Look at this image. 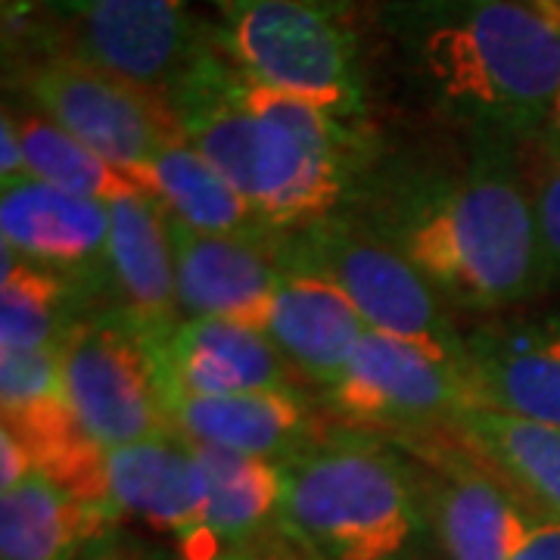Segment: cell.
Instances as JSON below:
<instances>
[{"instance_id":"obj_1","label":"cell","mask_w":560,"mask_h":560,"mask_svg":"<svg viewBox=\"0 0 560 560\" xmlns=\"http://www.w3.org/2000/svg\"><path fill=\"white\" fill-rule=\"evenodd\" d=\"M517 143L470 138L464 165L381 168L374 162L349 212L389 241L442 293L467 312H504L548 283L533 184Z\"/></svg>"},{"instance_id":"obj_2","label":"cell","mask_w":560,"mask_h":560,"mask_svg":"<svg viewBox=\"0 0 560 560\" xmlns=\"http://www.w3.org/2000/svg\"><path fill=\"white\" fill-rule=\"evenodd\" d=\"M408 88L470 138L539 140L560 91V22L523 0H393Z\"/></svg>"},{"instance_id":"obj_3","label":"cell","mask_w":560,"mask_h":560,"mask_svg":"<svg viewBox=\"0 0 560 560\" xmlns=\"http://www.w3.org/2000/svg\"><path fill=\"white\" fill-rule=\"evenodd\" d=\"M280 533L318 560H418L430 517L415 460L364 433H324L280 460Z\"/></svg>"},{"instance_id":"obj_4","label":"cell","mask_w":560,"mask_h":560,"mask_svg":"<svg viewBox=\"0 0 560 560\" xmlns=\"http://www.w3.org/2000/svg\"><path fill=\"white\" fill-rule=\"evenodd\" d=\"M209 32L243 75L368 125L361 40L342 0H243Z\"/></svg>"},{"instance_id":"obj_5","label":"cell","mask_w":560,"mask_h":560,"mask_svg":"<svg viewBox=\"0 0 560 560\" xmlns=\"http://www.w3.org/2000/svg\"><path fill=\"white\" fill-rule=\"evenodd\" d=\"M283 243L293 256L315 265L340 287L368 330L411 342L460 374L464 334L448 315V302L368 221L355 212H340L283 234Z\"/></svg>"},{"instance_id":"obj_6","label":"cell","mask_w":560,"mask_h":560,"mask_svg":"<svg viewBox=\"0 0 560 560\" xmlns=\"http://www.w3.org/2000/svg\"><path fill=\"white\" fill-rule=\"evenodd\" d=\"M20 88L44 119L138 178L162 150L180 138L165 97L116 79L69 50L44 47L22 62Z\"/></svg>"},{"instance_id":"obj_7","label":"cell","mask_w":560,"mask_h":560,"mask_svg":"<svg viewBox=\"0 0 560 560\" xmlns=\"http://www.w3.org/2000/svg\"><path fill=\"white\" fill-rule=\"evenodd\" d=\"M60 364L66 401L103 452L175 433L147 342L113 305H91L72 324Z\"/></svg>"},{"instance_id":"obj_8","label":"cell","mask_w":560,"mask_h":560,"mask_svg":"<svg viewBox=\"0 0 560 560\" xmlns=\"http://www.w3.org/2000/svg\"><path fill=\"white\" fill-rule=\"evenodd\" d=\"M401 445L415 460L430 517V541L442 560H511L517 555L529 523L539 514L526 508L477 448H470L464 436L460 445L436 440L433 430L408 433Z\"/></svg>"},{"instance_id":"obj_9","label":"cell","mask_w":560,"mask_h":560,"mask_svg":"<svg viewBox=\"0 0 560 560\" xmlns=\"http://www.w3.org/2000/svg\"><path fill=\"white\" fill-rule=\"evenodd\" d=\"M324 401L346 423L386 427L401 436L455 427L474 408L455 368L377 330H364Z\"/></svg>"},{"instance_id":"obj_10","label":"cell","mask_w":560,"mask_h":560,"mask_svg":"<svg viewBox=\"0 0 560 560\" xmlns=\"http://www.w3.org/2000/svg\"><path fill=\"white\" fill-rule=\"evenodd\" d=\"M147 342L165 411L178 399L293 389L296 374L256 327L221 318H180Z\"/></svg>"},{"instance_id":"obj_11","label":"cell","mask_w":560,"mask_h":560,"mask_svg":"<svg viewBox=\"0 0 560 560\" xmlns=\"http://www.w3.org/2000/svg\"><path fill=\"white\" fill-rule=\"evenodd\" d=\"M200 40L187 0H88L66 50L165 97Z\"/></svg>"},{"instance_id":"obj_12","label":"cell","mask_w":560,"mask_h":560,"mask_svg":"<svg viewBox=\"0 0 560 560\" xmlns=\"http://www.w3.org/2000/svg\"><path fill=\"white\" fill-rule=\"evenodd\" d=\"M460 377L474 408L560 427V315L489 320L464 334Z\"/></svg>"},{"instance_id":"obj_13","label":"cell","mask_w":560,"mask_h":560,"mask_svg":"<svg viewBox=\"0 0 560 560\" xmlns=\"http://www.w3.org/2000/svg\"><path fill=\"white\" fill-rule=\"evenodd\" d=\"M184 318L265 327L280 278L283 234H202L168 215Z\"/></svg>"},{"instance_id":"obj_14","label":"cell","mask_w":560,"mask_h":560,"mask_svg":"<svg viewBox=\"0 0 560 560\" xmlns=\"http://www.w3.org/2000/svg\"><path fill=\"white\" fill-rule=\"evenodd\" d=\"M0 237L20 259L75 280L91 300L103 302L109 202L25 180L0 197Z\"/></svg>"},{"instance_id":"obj_15","label":"cell","mask_w":560,"mask_h":560,"mask_svg":"<svg viewBox=\"0 0 560 560\" xmlns=\"http://www.w3.org/2000/svg\"><path fill=\"white\" fill-rule=\"evenodd\" d=\"M368 324L352 300L280 237V278L261 334L278 346L302 381L324 393L340 381Z\"/></svg>"},{"instance_id":"obj_16","label":"cell","mask_w":560,"mask_h":560,"mask_svg":"<svg viewBox=\"0 0 560 560\" xmlns=\"http://www.w3.org/2000/svg\"><path fill=\"white\" fill-rule=\"evenodd\" d=\"M103 305L121 312L143 340H156L184 318L168 212L140 184L109 202Z\"/></svg>"},{"instance_id":"obj_17","label":"cell","mask_w":560,"mask_h":560,"mask_svg":"<svg viewBox=\"0 0 560 560\" xmlns=\"http://www.w3.org/2000/svg\"><path fill=\"white\" fill-rule=\"evenodd\" d=\"M106 492L116 517H135L168 536L190 560L202 533L206 480L194 442L178 433L106 452Z\"/></svg>"},{"instance_id":"obj_18","label":"cell","mask_w":560,"mask_h":560,"mask_svg":"<svg viewBox=\"0 0 560 560\" xmlns=\"http://www.w3.org/2000/svg\"><path fill=\"white\" fill-rule=\"evenodd\" d=\"M168 423L184 440L249 458L287 460L324 436L300 389L200 396L168 405Z\"/></svg>"},{"instance_id":"obj_19","label":"cell","mask_w":560,"mask_h":560,"mask_svg":"<svg viewBox=\"0 0 560 560\" xmlns=\"http://www.w3.org/2000/svg\"><path fill=\"white\" fill-rule=\"evenodd\" d=\"M194 452L206 480V511L190 560H231L280 533L283 477L275 460L197 442Z\"/></svg>"},{"instance_id":"obj_20","label":"cell","mask_w":560,"mask_h":560,"mask_svg":"<svg viewBox=\"0 0 560 560\" xmlns=\"http://www.w3.org/2000/svg\"><path fill=\"white\" fill-rule=\"evenodd\" d=\"M116 523L47 474L32 470L0 492V560H81Z\"/></svg>"},{"instance_id":"obj_21","label":"cell","mask_w":560,"mask_h":560,"mask_svg":"<svg viewBox=\"0 0 560 560\" xmlns=\"http://www.w3.org/2000/svg\"><path fill=\"white\" fill-rule=\"evenodd\" d=\"M455 430L511 482L533 514L560 521V427L467 408Z\"/></svg>"},{"instance_id":"obj_22","label":"cell","mask_w":560,"mask_h":560,"mask_svg":"<svg viewBox=\"0 0 560 560\" xmlns=\"http://www.w3.org/2000/svg\"><path fill=\"white\" fill-rule=\"evenodd\" d=\"M165 212L202 234H275L256 209L184 138L172 140L138 178Z\"/></svg>"},{"instance_id":"obj_23","label":"cell","mask_w":560,"mask_h":560,"mask_svg":"<svg viewBox=\"0 0 560 560\" xmlns=\"http://www.w3.org/2000/svg\"><path fill=\"white\" fill-rule=\"evenodd\" d=\"M0 352L57 349L94 302L75 280L20 259L3 246L0 271Z\"/></svg>"},{"instance_id":"obj_24","label":"cell","mask_w":560,"mask_h":560,"mask_svg":"<svg viewBox=\"0 0 560 560\" xmlns=\"http://www.w3.org/2000/svg\"><path fill=\"white\" fill-rule=\"evenodd\" d=\"M13 119L20 128L28 172L40 184L101 202L119 200L121 194L138 187V180L128 178L116 165L88 150L81 140L66 135L60 125L44 119L40 113H13Z\"/></svg>"},{"instance_id":"obj_25","label":"cell","mask_w":560,"mask_h":560,"mask_svg":"<svg viewBox=\"0 0 560 560\" xmlns=\"http://www.w3.org/2000/svg\"><path fill=\"white\" fill-rule=\"evenodd\" d=\"M62 393L60 346L38 352H0V411L13 415Z\"/></svg>"},{"instance_id":"obj_26","label":"cell","mask_w":560,"mask_h":560,"mask_svg":"<svg viewBox=\"0 0 560 560\" xmlns=\"http://www.w3.org/2000/svg\"><path fill=\"white\" fill-rule=\"evenodd\" d=\"M533 202H536V221H539L548 278L555 280L560 275V160L545 156V168L539 178L533 180Z\"/></svg>"},{"instance_id":"obj_27","label":"cell","mask_w":560,"mask_h":560,"mask_svg":"<svg viewBox=\"0 0 560 560\" xmlns=\"http://www.w3.org/2000/svg\"><path fill=\"white\" fill-rule=\"evenodd\" d=\"M32 178L28 172V162H25V150H22L20 128H16V119L10 113V106L3 109V121H0V184L3 190L16 187V184H25Z\"/></svg>"},{"instance_id":"obj_28","label":"cell","mask_w":560,"mask_h":560,"mask_svg":"<svg viewBox=\"0 0 560 560\" xmlns=\"http://www.w3.org/2000/svg\"><path fill=\"white\" fill-rule=\"evenodd\" d=\"M511 560H560V521L536 517Z\"/></svg>"},{"instance_id":"obj_29","label":"cell","mask_w":560,"mask_h":560,"mask_svg":"<svg viewBox=\"0 0 560 560\" xmlns=\"http://www.w3.org/2000/svg\"><path fill=\"white\" fill-rule=\"evenodd\" d=\"M32 470H35V464L28 458V452L22 448V442L10 430H0V492L13 489Z\"/></svg>"},{"instance_id":"obj_30","label":"cell","mask_w":560,"mask_h":560,"mask_svg":"<svg viewBox=\"0 0 560 560\" xmlns=\"http://www.w3.org/2000/svg\"><path fill=\"white\" fill-rule=\"evenodd\" d=\"M3 7H7V16H10V13L20 16L22 10H28V13H35V16L44 13V16H50L54 22L72 25V22L84 13L88 0H3Z\"/></svg>"},{"instance_id":"obj_31","label":"cell","mask_w":560,"mask_h":560,"mask_svg":"<svg viewBox=\"0 0 560 560\" xmlns=\"http://www.w3.org/2000/svg\"><path fill=\"white\" fill-rule=\"evenodd\" d=\"M81 560H175L168 555H162L156 548H143L138 541H119L113 536H106L103 541H97L88 555Z\"/></svg>"},{"instance_id":"obj_32","label":"cell","mask_w":560,"mask_h":560,"mask_svg":"<svg viewBox=\"0 0 560 560\" xmlns=\"http://www.w3.org/2000/svg\"><path fill=\"white\" fill-rule=\"evenodd\" d=\"M231 560H318L312 558L308 551H302L296 541H290L283 533H275L271 539H265L256 548H249V551H243L237 558Z\"/></svg>"},{"instance_id":"obj_33","label":"cell","mask_w":560,"mask_h":560,"mask_svg":"<svg viewBox=\"0 0 560 560\" xmlns=\"http://www.w3.org/2000/svg\"><path fill=\"white\" fill-rule=\"evenodd\" d=\"M536 143H539L541 153H545L548 160H560V91L558 97H555V106H551L548 121H545V128H541V135Z\"/></svg>"},{"instance_id":"obj_34","label":"cell","mask_w":560,"mask_h":560,"mask_svg":"<svg viewBox=\"0 0 560 560\" xmlns=\"http://www.w3.org/2000/svg\"><path fill=\"white\" fill-rule=\"evenodd\" d=\"M523 3H529V7H536L541 13H548V16H555L560 22V0H523Z\"/></svg>"},{"instance_id":"obj_35","label":"cell","mask_w":560,"mask_h":560,"mask_svg":"<svg viewBox=\"0 0 560 560\" xmlns=\"http://www.w3.org/2000/svg\"><path fill=\"white\" fill-rule=\"evenodd\" d=\"M209 3H215L219 10H228V7H234V3H243V0H209Z\"/></svg>"}]
</instances>
